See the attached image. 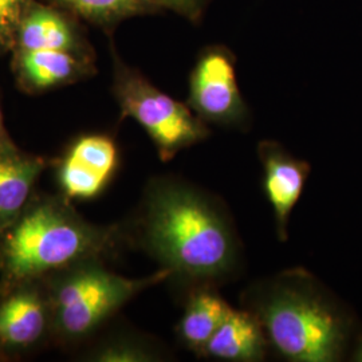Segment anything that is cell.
<instances>
[{"label":"cell","mask_w":362,"mask_h":362,"mask_svg":"<svg viewBox=\"0 0 362 362\" xmlns=\"http://www.w3.org/2000/svg\"><path fill=\"white\" fill-rule=\"evenodd\" d=\"M134 238L185 293L227 282L242 260L240 240L226 207L177 177H156L146 185Z\"/></svg>","instance_id":"6da1fadb"},{"label":"cell","mask_w":362,"mask_h":362,"mask_svg":"<svg viewBox=\"0 0 362 362\" xmlns=\"http://www.w3.org/2000/svg\"><path fill=\"white\" fill-rule=\"evenodd\" d=\"M128 239L119 226L83 219L65 196H34L0 233V294L42 284L90 260H105Z\"/></svg>","instance_id":"7a4b0ae2"},{"label":"cell","mask_w":362,"mask_h":362,"mask_svg":"<svg viewBox=\"0 0 362 362\" xmlns=\"http://www.w3.org/2000/svg\"><path fill=\"white\" fill-rule=\"evenodd\" d=\"M242 306L258 318L270 348L286 361H337L346 346L348 318L305 269L250 286Z\"/></svg>","instance_id":"3957f363"},{"label":"cell","mask_w":362,"mask_h":362,"mask_svg":"<svg viewBox=\"0 0 362 362\" xmlns=\"http://www.w3.org/2000/svg\"><path fill=\"white\" fill-rule=\"evenodd\" d=\"M170 272L160 269L144 278H125L90 260L45 281L52 309V338L74 345L93 336L130 299L161 282Z\"/></svg>","instance_id":"277c9868"},{"label":"cell","mask_w":362,"mask_h":362,"mask_svg":"<svg viewBox=\"0 0 362 362\" xmlns=\"http://www.w3.org/2000/svg\"><path fill=\"white\" fill-rule=\"evenodd\" d=\"M112 91L121 110V119L133 118L155 145L158 158L173 160L181 151L203 143L211 129L188 104L172 98L127 65L113 49Z\"/></svg>","instance_id":"5b68a950"},{"label":"cell","mask_w":362,"mask_h":362,"mask_svg":"<svg viewBox=\"0 0 362 362\" xmlns=\"http://www.w3.org/2000/svg\"><path fill=\"white\" fill-rule=\"evenodd\" d=\"M188 106L206 124L245 129L250 107L239 89L236 58L221 45L204 47L196 57L188 79Z\"/></svg>","instance_id":"8992f818"},{"label":"cell","mask_w":362,"mask_h":362,"mask_svg":"<svg viewBox=\"0 0 362 362\" xmlns=\"http://www.w3.org/2000/svg\"><path fill=\"white\" fill-rule=\"evenodd\" d=\"M119 167L116 140L106 133H86L66 148L55 164V180L67 200H91L104 192Z\"/></svg>","instance_id":"52a82bcc"},{"label":"cell","mask_w":362,"mask_h":362,"mask_svg":"<svg viewBox=\"0 0 362 362\" xmlns=\"http://www.w3.org/2000/svg\"><path fill=\"white\" fill-rule=\"evenodd\" d=\"M52 337V309L43 282L0 294V354L31 351Z\"/></svg>","instance_id":"ba28073f"},{"label":"cell","mask_w":362,"mask_h":362,"mask_svg":"<svg viewBox=\"0 0 362 362\" xmlns=\"http://www.w3.org/2000/svg\"><path fill=\"white\" fill-rule=\"evenodd\" d=\"M13 50H59L95 59L79 19L42 0L28 6L18 27Z\"/></svg>","instance_id":"9c48e42d"},{"label":"cell","mask_w":362,"mask_h":362,"mask_svg":"<svg viewBox=\"0 0 362 362\" xmlns=\"http://www.w3.org/2000/svg\"><path fill=\"white\" fill-rule=\"evenodd\" d=\"M258 157L263 168V188L275 216L276 233L281 242L287 240L291 212L303 194L310 175V164L286 151L272 140L258 144Z\"/></svg>","instance_id":"30bf717a"},{"label":"cell","mask_w":362,"mask_h":362,"mask_svg":"<svg viewBox=\"0 0 362 362\" xmlns=\"http://www.w3.org/2000/svg\"><path fill=\"white\" fill-rule=\"evenodd\" d=\"M11 70L19 90L26 94L73 85L97 73L95 59L59 50H13Z\"/></svg>","instance_id":"8fae6325"},{"label":"cell","mask_w":362,"mask_h":362,"mask_svg":"<svg viewBox=\"0 0 362 362\" xmlns=\"http://www.w3.org/2000/svg\"><path fill=\"white\" fill-rule=\"evenodd\" d=\"M47 163L15 146L0 148V233L21 216Z\"/></svg>","instance_id":"7c38bea8"},{"label":"cell","mask_w":362,"mask_h":362,"mask_svg":"<svg viewBox=\"0 0 362 362\" xmlns=\"http://www.w3.org/2000/svg\"><path fill=\"white\" fill-rule=\"evenodd\" d=\"M270 348L258 318L247 309H231L209 339L202 357L219 361H263Z\"/></svg>","instance_id":"4fadbf2b"},{"label":"cell","mask_w":362,"mask_h":362,"mask_svg":"<svg viewBox=\"0 0 362 362\" xmlns=\"http://www.w3.org/2000/svg\"><path fill=\"white\" fill-rule=\"evenodd\" d=\"M216 287L203 286L187 293L185 305L176 333L181 344L202 357L209 339L216 333L224 318L231 311Z\"/></svg>","instance_id":"5bb4252c"},{"label":"cell","mask_w":362,"mask_h":362,"mask_svg":"<svg viewBox=\"0 0 362 362\" xmlns=\"http://www.w3.org/2000/svg\"><path fill=\"white\" fill-rule=\"evenodd\" d=\"M57 6L85 21L113 33L122 21L133 16L160 13V10L146 0H42Z\"/></svg>","instance_id":"9a60e30c"},{"label":"cell","mask_w":362,"mask_h":362,"mask_svg":"<svg viewBox=\"0 0 362 362\" xmlns=\"http://www.w3.org/2000/svg\"><path fill=\"white\" fill-rule=\"evenodd\" d=\"M160 353L149 342L136 337H116L103 342L91 353V360L104 362H144L160 360Z\"/></svg>","instance_id":"2e32d148"},{"label":"cell","mask_w":362,"mask_h":362,"mask_svg":"<svg viewBox=\"0 0 362 362\" xmlns=\"http://www.w3.org/2000/svg\"><path fill=\"white\" fill-rule=\"evenodd\" d=\"M34 0H0V57L13 52L16 31Z\"/></svg>","instance_id":"e0dca14e"},{"label":"cell","mask_w":362,"mask_h":362,"mask_svg":"<svg viewBox=\"0 0 362 362\" xmlns=\"http://www.w3.org/2000/svg\"><path fill=\"white\" fill-rule=\"evenodd\" d=\"M160 11L169 10L179 13L191 23H199L207 10L211 0H146Z\"/></svg>","instance_id":"ac0fdd59"},{"label":"cell","mask_w":362,"mask_h":362,"mask_svg":"<svg viewBox=\"0 0 362 362\" xmlns=\"http://www.w3.org/2000/svg\"><path fill=\"white\" fill-rule=\"evenodd\" d=\"M16 144L13 143L8 130L4 125V117L1 112V106H0V148H8V146H15Z\"/></svg>","instance_id":"d6986e66"},{"label":"cell","mask_w":362,"mask_h":362,"mask_svg":"<svg viewBox=\"0 0 362 362\" xmlns=\"http://www.w3.org/2000/svg\"><path fill=\"white\" fill-rule=\"evenodd\" d=\"M354 360H356V361L362 362V339L361 342H360V345H358V349H357L356 354H354Z\"/></svg>","instance_id":"ffe728a7"},{"label":"cell","mask_w":362,"mask_h":362,"mask_svg":"<svg viewBox=\"0 0 362 362\" xmlns=\"http://www.w3.org/2000/svg\"><path fill=\"white\" fill-rule=\"evenodd\" d=\"M0 360H4V358H3V357H1V354H0Z\"/></svg>","instance_id":"44dd1931"}]
</instances>
